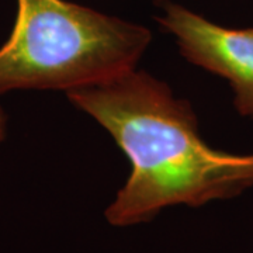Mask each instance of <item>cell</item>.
<instances>
[{"label": "cell", "instance_id": "6da1fadb", "mask_svg": "<svg viewBox=\"0 0 253 253\" xmlns=\"http://www.w3.org/2000/svg\"><path fill=\"white\" fill-rule=\"evenodd\" d=\"M66 97L109 132L131 163L126 184L106 208L110 225H139L165 208L200 207L253 187V154L210 146L191 103L151 73L135 69Z\"/></svg>", "mask_w": 253, "mask_h": 253}, {"label": "cell", "instance_id": "3957f363", "mask_svg": "<svg viewBox=\"0 0 253 253\" xmlns=\"http://www.w3.org/2000/svg\"><path fill=\"white\" fill-rule=\"evenodd\" d=\"M155 6L156 23L174 38L181 56L228 81L238 114L253 120V27L219 26L173 0H155Z\"/></svg>", "mask_w": 253, "mask_h": 253}, {"label": "cell", "instance_id": "277c9868", "mask_svg": "<svg viewBox=\"0 0 253 253\" xmlns=\"http://www.w3.org/2000/svg\"><path fill=\"white\" fill-rule=\"evenodd\" d=\"M7 126H9L7 113L0 106V145L6 139V135H7Z\"/></svg>", "mask_w": 253, "mask_h": 253}, {"label": "cell", "instance_id": "7a4b0ae2", "mask_svg": "<svg viewBox=\"0 0 253 253\" xmlns=\"http://www.w3.org/2000/svg\"><path fill=\"white\" fill-rule=\"evenodd\" d=\"M149 28L69 0H16L11 33L0 45V96L71 93L135 71Z\"/></svg>", "mask_w": 253, "mask_h": 253}]
</instances>
